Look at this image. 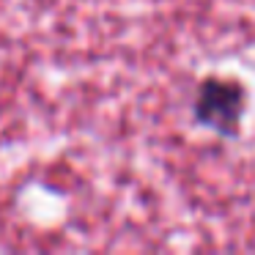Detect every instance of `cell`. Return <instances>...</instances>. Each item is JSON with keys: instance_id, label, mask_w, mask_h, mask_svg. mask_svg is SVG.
<instances>
[{"instance_id": "6da1fadb", "label": "cell", "mask_w": 255, "mask_h": 255, "mask_svg": "<svg viewBox=\"0 0 255 255\" xmlns=\"http://www.w3.org/2000/svg\"><path fill=\"white\" fill-rule=\"evenodd\" d=\"M192 116L200 127L220 134H236L244 116V88L231 80L206 77L195 94Z\"/></svg>"}]
</instances>
